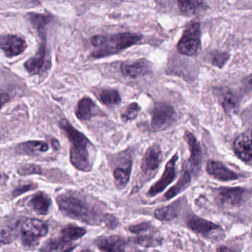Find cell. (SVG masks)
<instances>
[{"label": "cell", "instance_id": "cell-38", "mask_svg": "<svg viewBox=\"0 0 252 252\" xmlns=\"http://www.w3.org/2000/svg\"><path fill=\"white\" fill-rule=\"evenodd\" d=\"M217 252H237V251L235 249L228 247V246H222L218 248Z\"/></svg>", "mask_w": 252, "mask_h": 252}, {"label": "cell", "instance_id": "cell-28", "mask_svg": "<svg viewBox=\"0 0 252 252\" xmlns=\"http://www.w3.org/2000/svg\"><path fill=\"white\" fill-rule=\"evenodd\" d=\"M85 234H86V230L85 228L74 225H67L62 230L60 237L67 241L73 243L74 240L83 237Z\"/></svg>", "mask_w": 252, "mask_h": 252}, {"label": "cell", "instance_id": "cell-6", "mask_svg": "<svg viewBox=\"0 0 252 252\" xmlns=\"http://www.w3.org/2000/svg\"><path fill=\"white\" fill-rule=\"evenodd\" d=\"M176 122V112L168 103H156L152 110L151 129L153 132L166 130Z\"/></svg>", "mask_w": 252, "mask_h": 252}, {"label": "cell", "instance_id": "cell-41", "mask_svg": "<svg viewBox=\"0 0 252 252\" xmlns=\"http://www.w3.org/2000/svg\"><path fill=\"white\" fill-rule=\"evenodd\" d=\"M153 252H159V251H153Z\"/></svg>", "mask_w": 252, "mask_h": 252}, {"label": "cell", "instance_id": "cell-31", "mask_svg": "<svg viewBox=\"0 0 252 252\" xmlns=\"http://www.w3.org/2000/svg\"><path fill=\"white\" fill-rule=\"evenodd\" d=\"M230 58V54L222 51H215L212 53V64L215 67L222 68Z\"/></svg>", "mask_w": 252, "mask_h": 252}, {"label": "cell", "instance_id": "cell-35", "mask_svg": "<svg viewBox=\"0 0 252 252\" xmlns=\"http://www.w3.org/2000/svg\"><path fill=\"white\" fill-rule=\"evenodd\" d=\"M36 186L35 184H28V185L22 186V187H18L14 190L13 194L14 197L20 195V194H23V193L26 192V191H30V190L34 189L36 188Z\"/></svg>", "mask_w": 252, "mask_h": 252}, {"label": "cell", "instance_id": "cell-37", "mask_svg": "<svg viewBox=\"0 0 252 252\" xmlns=\"http://www.w3.org/2000/svg\"><path fill=\"white\" fill-rule=\"evenodd\" d=\"M10 99H11V97L9 96L8 94L0 91V110L10 101Z\"/></svg>", "mask_w": 252, "mask_h": 252}, {"label": "cell", "instance_id": "cell-27", "mask_svg": "<svg viewBox=\"0 0 252 252\" xmlns=\"http://www.w3.org/2000/svg\"><path fill=\"white\" fill-rule=\"evenodd\" d=\"M221 104L227 115H233L238 112L240 101L233 93L228 91L223 94Z\"/></svg>", "mask_w": 252, "mask_h": 252}, {"label": "cell", "instance_id": "cell-34", "mask_svg": "<svg viewBox=\"0 0 252 252\" xmlns=\"http://www.w3.org/2000/svg\"><path fill=\"white\" fill-rule=\"evenodd\" d=\"M19 173L21 175H32V174H41V168L36 165L27 164L19 169Z\"/></svg>", "mask_w": 252, "mask_h": 252}, {"label": "cell", "instance_id": "cell-29", "mask_svg": "<svg viewBox=\"0 0 252 252\" xmlns=\"http://www.w3.org/2000/svg\"><path fill=\"white\" fill-rule=\"evenodd\" d=\"M132 241L135 244L139 245L143 247L151 248L160 246L163 240L161 237L153 235V234H141L138 237H134Z\"/></svg>", "mask_w": 252, "mask_h": 252}, {"label": "cell", "instance_id": "cell-16", "mask_svg": "<svg viewBox=\"0 0 252 252\" xmlns=\"http://www.w3.org/2000/svg\"><path fill=\"white\" fill-rule=\"evenodd\" d=\"M76 116L79 120L89 121L95 116H104V114L91 98L84 97L78 103Z\"/></svg>", "mask_w": 252, "mask_h": 252}, {"label": "cell", "instance_id": "cell-2", "mask_svg": "<svg viewBox=\"0 0 252 252\" xmlns=\"http://www.w3.org/2000/svg\"><path fill=\"white\" fill-rule=\"evenodd\" d=\"M29 19L37 31L41 42L39 49L34 57L25 63L26 70L32 75H42L51 66V60L47 48V26L52 18L48 15L29 14Z\"/></svg>", "mask_w": 252, "mask_h": 252}, {"label": "cell", "instance_id": "cell-20", "mask_svg": "<svg viewBox=\"0 0 252 252\" xmlns=\"http://www.w3.org/2000/svg\"><path fill=\"white\" fill-rule=\"evenodd\" d=\"M48 149L49 146L44 141H32L19 144L17 147V152L29 156H36L48 151Z\"/></svg>", "mask_w": 252, "mask_h": 252}, {"label": "cell", "instance_id": "cell-13", "mask_svg": "<svg viewBox=\"0 0 252 252\" xmlns=\"http://www.w3.org/2000/svg\"><path fill=\"white\" fill-rule=\"evenodd\" d=\"M121 70L126 77L137 78L151 73V64L145 59H140L134 62L126 61L122 63Z\"/></svg>", "mask_w": 252, "mask_h": 252}, {"label": "cell", "instance_id": "cell-18", "mask_svg": "<svg viewBox=\"0 0 252 252\" xmlns=\"http://www.w3.org/2000/svg\"><path fill=\"white\" fill-rule=\"evenodd\" d=\"M234 151L236 156L246 163L252 162V140L247 134H240L234 140Z\"/></svg>", "mask_w": 252, "mask_h": 252}, {"label": "cell", "instance_id": "cell-36", "mask_svg": "<svg viewBox=\"0 0 252 252\" xmlns=\"http://www.w3.org/2000/svg\"><path fill=\"white\" fill-rule=\"evenodd\" d=\"M104 222L110 228H116L118 225L117 219L112 215H107V217H105Z\"/></svg>", "mask_w": 252, "mask_h": 252}, {"label": "cell", "instance_id": "cell-39", "mask_svg": "<svg viewBox=\"0 0 252 252\" xmlns=\"http://www.w3.org/2000/svg\"><path fill=\"white\" fill-rule=\"evenodd\" d=\"M52 145L54 147V148H55L56 150H59L60 149V144H59V141L57 140H56L55 138L52 140Z\"/></svg>", "mask_w": 252, "mask_h": 252}, {"label": "cell", "instance_id": "cell-33", "mask_svg": "<svg viewBox=\"0 0 252 252\" xmlns=\"http://www.w3.org/2000/svg\"><path fill=\"white\" fill-rule=\"evenodd\" d=\"M152 225L150 222H144L141 223L132 225L129 227V231L136 234H143L151 229Z\"/></svg>", "mask_w": 252, "mask_h": 252}, {"label": "cell", "instance_id": "cell-25", "mask_svg": "<svg viewBox=\"0 0 252 252\" xmlns=\"http://www.w3.org/2000/svg\"><path fill=\"white\" fill-rule=\"evenodd\" d=\"M180 204L173 203L169 206L160 208L155 212V216L158 220L164 222H169L177 218L179 213Z\"/></svg>", "mask_w": 252, "mask_h": 252}, {"label": "cell", "instance_id": "cell-12", "mask_svg": "<svg viewBox=\"0 0 252 252\" xmlns=\"http://www.w3.org/2000/svg\"><path fill=\"white\" fill-rule=\"evenodd\" d=\"M161 150L158 144L150 146L141 161V170L146 175H151L158 169L161 161Z\"/></svg>", "mask_w": 252, "mask_h": 252}, {"label": "cell", "instance_id": "cell-11", "mask_svg": "<svg viewBox=\"0 0 252 252\" xmlns=\"http://www.w3.org/2000/svg\"><path fill=\"white\" fill-rule=\"evenodd\" d=\"M218 194L222 204L237 207L246 201L249 193L240 187H221L218 189Z\"/></svg>", "mask_w": 252, "mask_h": 252}, {"label": "cell", "instance_id": "cell-19", "mask_svg": "<svg viewBox=\"0 0 252 252\" xmlns=\"http://www.w3.org/2000/svg\"><path fill=\"white\" fill-rule=\"evenodd\" d=\"M76 245L67 241L61 237L50 239L44 243L41 251L43 252H70L76 248Z\"/></svg>", "mask_w": 252, "mask_h": 252}, {"label": "cell", "instance_id": "cell-14", "mask_svg": "<svg viewBox=\"0 0 252 252\" xmlns=\"http://www.w3.org/2000/svg\"><path fill=\"white\" fill-rule=\"evenodd\" d=\"M95 244L103 252H125L126 242L119 235L101 236L95 240Z\"/></svg>", "mask_w": 252, "mask_h": 252}, {"label": "cell", "instance_id": "cell-8", "mask_svg": "<svg viewBox=\"0 0 252 252\" xmlns=\"http://www.w3.org/2000/svg\"><path fill=\"white\" fill-rule=\"evenodd\" d=\"M178 160V153H175L172 158L166 163L164 172L160 177V179L152 186L151 188L147 192V196L150 197L155 196L161 192L165 189L176 177V163Z\"/></svg>", "mask_w": 252, "mask_h": 252}, {"label": "cell", "instance_id": "cell-10", "mask_svg": "<svg viewBox=\"0 0 252 252\" xmlns=\"http://www.w3.org/2000/svg\"><path fill=\"white\" fill-rule=\"evenodd\" d=\"M184 138L189 147L190 158L188 160L189 166L191 172L197 174L200 172L203 160L201 146L196 137L189 131L187 130L184 132Z\"/></svg>", "mask_w": 252, "mask_h": 252}, {"label": "cell", "instance_id": "cell-26", "mask_svg": "<svg viewBox=\"0 0 252 252\" xmlns=\"http://www.w3.org/2000/svg\"><path fill=\"white\" fill-rule=\"evenodd\" d=\"M131 170H132V160L129 162L126 167L116 168L113 172L115 178V184L119 189H122L126 187L130 178Z\"/></svg>", "mask_w": 252, "mask_h": 252}, {"label": "cell", "instance_id": "cell-3", "mask_svg": "<svg viewBox=\"0 0 252 252\" xmlns=\"http://www.w3.org/2000/svg\"><path fill=\"white\" fill-rule=\"evenodd\" d=\"M141 39V35L129 32H124L110 36H94L91 42L96 49L92 53L91 57L101 59L119 54L124 50L136 45Z\"/></svg>", "mask_w": 252, "mask_h": 252}, {"label": "cell", "instance_id": "cell-24", "mask_svg": "<svg viewBox=\"0 0 252 252\" xmlns=\"http://www.w3.org/2000/svg\"><path fill=\"white\" fill-rule=\"evenodd\" d=\"M95 94L100 101L107 107H113L122 102V97L116 90H100Z\"/></svg>", "mask_w": 252, "mask_h": 252}, {"label": "cell", "instance_id": "cell-7", "mask_svg": "<svg viewBox=\"0 0 252 252\" xmlns=\"http://www.w3.org/2000/svg\"><path fill=\"white\" fill-rule=\"evenodd\" d=\"M48 225L37 219H28L21 227L22 242L25 246L33 247L39 243L41 237L48 234Z\"/></svg>", "mask_w": 252, "mask_h": 252}, {"label": "cell", "instance_id": "cell-22", "mask_svg": "<svg viewBox=\"0 0 252 252\" xmlns=\"http://www.w3.org/2000/svg\"><path fill=\"white\" fill-rule=\"evenodd\" d=\"M178 8L184 16H194L206 11L207 5L203 1H179Z\"/></svg>", "mask_w": 252, "mask_h": 252}, {"label": "cell", "instance_id": "cell-5", "mask_svg": "<svg viewBox=\"0 0 252 252\" xmlns=\"http://www.w3.org/2000/svg\"><path fill=\"white\" fill-rule=\"evenodd\" d=\"M201 33L200 24L193 23L189 25L178 42V52L187 57H195L201 51Z\"/></svg>", "mask_w": 252, "mask_h": 252}, {"label": "cell", "instance_id": "cell-1", "mask_svg": "<svg viewBox=\"0 0 252 252\" xmlns=\"http://www.w3.org/2000/svg\"><path fill=\"white\" fill-rule=\"evenodd\" d=\"M60 127L63 129L70 144V161L77 169L89 172L94 164L92 152L94 146L89 139L79 132L67 119L60 122Z\"/></svg>", "mask_w": 252, "mask_h": 252}, {"label": "cell", "instance_id": "cell-15", "mask_svg": "<svg viewBox=\"0 0 252 252\" xmlns=\"http://www.w3.org/2000/svg\"><path fill=\"white\" fill-rule=\"evenodd\" d=\"M187 224L194 232L206 237H210L213 233L221 230V227L218 224L196 216L191 217L187 221Z\"/></svg>", "mask_w": 252, "mask_h": 252}, {"label": "cell", "instance_id": "cell-17", "mask_svg": "<svg viewBox=\"0 0 252 252\" xmlns=\"http://www.w3.org/2000/svg\"><path fill=\"white\" fill-rule=\"evenodd\" d=\"M206 170L209 175L220 181H229L239 178L238 174L228 169L220 161L209 160L206 166Z\"/></svg>", "mask_w": 252, "mask_h": 252}, {"label": "cell", "instance_id": "cell-32", "mask_svg": "<svg viewBox=\"0 0 252 252\" xmlns=\"http://www.w3.org/2000/svg\"><path fill=\"white\" fill-rule=\"evenodd\" d=\"M17 237L15 231L11 228H4L0 229V243L8 244L12 243Z\"/></svg>", "mask_w": 252, "mask_h": 252}, {"label": "cell", "instance_id": "cell-40", "mask_svg": "<svg viewBox=\"0 0 252 252\" xmlns=\"http://www.w3.org/2000/svg\"><path fill=\"white\" fill-rule=\"evenodd\" d=\"M80 252H93L92 251L90 250V249H85V250L81 251Z\"/></svg>", "mask_w": 252, "mask_h": 252}, {"label": "cell", "instance_id": "cell-23", "mask_svg": "<svg viewBox=\"0 0 252 252\" xmlns=\"http://www.w3.org/2000/svg\"><path fill=\"white\" fill-rule=\"evenodd\" d=\"M31 207L39 215H45L48 213L51 204V198L44 192L35 194L29 202Z\"/></svg>", "mask_w": 252, "mask_h": 252}, {"label": "cell", "instance_id": "cell-21", "mask_svg": "<svg viewBox=\"0 0 252 252\" xmlns=\"http://www.w3.org/2000/svg\"><path fill=\"white\" fill-rule=\"evenodd\" d=\"M191 183V175L187 168H184L179 181L172 188L169 189L164 194V200H169L178 195L181 191L188 188Z\"/></svg>", "mask_w": 252, "mask_h": 252}, {"label": "cell", "instance_id": "cell-30", "mask_svg": "<svg viewBox=\"0 0 252 252\" xmlns=\"http://www.w3.org/2000/svg\"><path fill=\"white\" fill-rule=\"evenodd\" d=\"M141 107L138 103H131L127 108L125 110V113L122 115V120L124 122H130L136 119L138 113L141 111Z\"/></svg>", "mask_w": 252, "mask_h": 252}, {"label": "cell", "instance_id": "cell-9", "mask_svg": "<svg viewBox=\"0 0 252 252\" xmlns=\"http://www.w3.org/2000/svg\"><path fill=\"white\" fill-rule=\"evenodd\" d=\"M27 46L26 40L17 35L0 36V49L5 53V56L8 58H12L23 54Z\"/></svg>", "mask_w": 252, "mask_h": 252}, {"label": "cell", "instance_id": "cell-4", "mask_svg": "<svg viewBox=\"0 0 252 252\" xmlns=\"http://www.w3.org/2000/svg\"><path fill=\"white\" fill-rule=\"evenodd\" d=\"M57 201L60 210L65 216L88 224L98 222V214L83 199L64 194L59 196Z\"/></svg>", "mask_w": 252, "mask_h": 252}]
</instances>
